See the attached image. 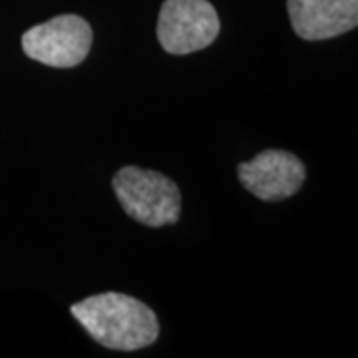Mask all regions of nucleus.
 <instances>
[{
  "mask_svg": "<svg viewBox=\"0 0 358 358\" xmlns=\"http://www.w3.org/2000/svg\"><path fill=\"white\" fill-rule=\"evenodd\" d=\"M70 313L96 343L112 350H140L159 336L154 310L128 294H94L74 303Z\"/></svg>",
  "mask_w": 358,
  "mask_h": 358,
  "instance_id": "1",
  "label": "nucleus"
},
{
  "mask_svg": "<svg viewBox=\"0 0 358 358\" xmlns=\"http://www.w3.org/2000/svg\"><path fill=\"white\" fill-rule=\"evenodd\" d=\"M219 30L217 10L207 0H166L157 18V40L176 56L211 46Z\"/></svg>",
  "mask_w": 358,
  "mask_h": 358,
  "instance_id": "3",
  "label": "nucleus"
},
{
  "mask_svg": "<svg viewBox=\"0 0 358 358\" xmlns=\"http://www.w3.org/2000/svg\"><path fill=\"white\" fill-rule=\"evenodd\" d=\"M92 48V26L76 14H62L28 28L22 50L28 58L50 68H74L86 60Z\"/></svg>",
  "mask_w": 358,
  "mask_h": 358,
  "instance_id": "4",
  "label": "nucleus"
},
{
  "mask_svg": "<svg viewBox=\"0 0 358 358\" xmlns=\"http://www.w3.org/2000/svg\"><path fill=\"white\" fill-rule=\"evenodd\" d=\"M112 185L122 209L141 225L164 227L178 223L181 193L164 173L136 166L122 167Z\"/></svg>",
  "mask_w": 358,
  "mask_h": 358,
  "instance_id": "2",
  "label": "nucleus"
},
{
  "mask_svg": "<svg viewBox=\"0 0 358 358\" xmlns=\"http://www.w3.org/2000/svg\"><path fill=\"white\" fill-rule=\"evenodd\" d=\"M291 24L303 40H329L358 24V0H287Z\"/></svg>",
  "mask_w": 358,
  "mask_h": 358,
  "instance_id": "6",
  "label": "nucleus"
},
{
  "mask_svg": "<svg viewBox=\"0 0 358 358\" xmlns=\"http://www.w3.org/2000/svg\"><path fill=\"white\" fill-rule=\"evenodd\" d=\"M239 179L247 192L263 201H281L301 189L307 178L303 162L285 150H265L239 164Z\"/></svg>",
  "mask_w": 358,
  "mask_h": 358,
  "instance_id": "5",
  "label": "nucleus"
}]
</instances>
